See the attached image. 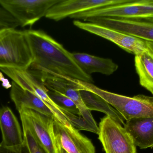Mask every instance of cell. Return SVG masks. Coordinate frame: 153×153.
<instances>
[{"label":"cell","instance_id":"6da1fadb","mask_svg":"<svg viewBox=\"0 0 153 153\" xmlns=\"http://www.w3.org/2000/svg\"><path fill=\"white\" fill-rule=\"evenodd\" d=\"M24 32L32 57L30 72L63 75L89 83L94 82L91 76L85 73L76 63L72 53L45 31L29 29Z\"/></svg>","mask_w":153,"mask_h":153},{"label":"cell","instance_id":"7a4b0ae2","mask_svg":"<svg viewBox=\"0 0 153 153\" xmlns=\"http://www.w3.org/2000/svg\"><path fill=\"white\" fill-rule=\"evenodd\" d=\"M76 81L83 89L106 101L126 121L134 118L153 117V97L143 94L127 97L102 90L92 83Z\"/></svg>","mask_w":153,"mask_h":153},{"label":"cell","instance_id":"3957f363","mask_svg":"<svg viewBox=\"0 0 153 153\" xmlns=\"http://www.w3.org/2000/svg\"><path fill=\"white\" fill-rule=\"evenodd\" d=\"M32 63L24 31L6 28L0 31V67L27 70Z\"/></svg>","mask_w":153,"mask_h":153},{"label":"cell","instance_id":"277c9868","mask_svg":"<svg viewBox=\"0 0 153 153\" xmlns=\"http://www.w3.org/2000/svg\"><path fill=\"white\" fill-rule=\"evenodd\" d=\"M70 18L85 21L94 18L153 20V0H121L117 4L80 13Z\"/></svg>","mask_w":153,"mask_h":153},{"label":"cell","instance_id":"5b68a950","mask_svg":"<svg viewBox=\"0 0 153 153\" xmlns=\"http://www.w3.org/2000/svg\"><path fill=\"white\" fill-rule=\"evenodd\" d=\"M31 73L40 80L47 90L58 92L71 99L78 108L81 117L93 128L98 134L99 127L91 111L86 107L81 98L80 90L82 88L76 79L63 75Z\"/></svg>","mask_w":153,"mask_h":153},{"label":"cell","instance_id":"8992f818","mask_svg":"<svg viewBox=\"0 0 153 153\" xmlns=\"http://www.w3.org/2000/svg\"><path fill=\"white\" fill-rule=\"evenodd\" d=\"M98 134L106 153H137L136 146L129 134L110 117L102 119Z\"/></svg>","mask_w":153,"mask_h":153},{"label":"cell","instance_id":"52a82bcc","mask_svg":"<svg viewBox=\"0 0 153 153\" xmlns=\"http://www.w3.org/2000/svg\"><path fill=\"white\" fill-rule=\"evenodd\" d=\"M22 125L28 128L48 153H59L58 144L53 130L54 119L28 109L19 111Z\"/></svg>","mask_w":153,"mask_h":153},{"label":"cell","instance_id":"ba28073f","mask_svg":"<svg viewBox=\"0 0 153 153\" xmlns=\"http://www.w3.org/2000/svg\"><path fill=\"white\" fill-rule=\"evenodd\" d=\"M61 0H0V3L22 27H31L45 17L48 10Z\"/></svg>","mask_w":153,"mask_h":153},{"label":"cell","instance_id":"9c48e42d","mask_svg":"<svg viewBox=\"0 0 153 153\" xmlns=\"http://www.w3.org/2000/svg\"><path fill=\"white\" fill-rule=\"evenodd\" d=\"M0 70L23 90L28 91L41 99L50 109L56 119L62 120L65 118L64 112L50 99L48 90L40 80L33 75L29 70L10 67H0Z\"/></svg>","mask_w":153,"mask_h":153},{"label":"cell","instance_id":"30bf717a","mask_svg":"<svg viewBox=\"0 0 153 153\" xmlns=\"http://www.w3.org/2000/svg\"><path fill=\"white\" fill-rule=\"evenodd\" d=\"M74 26L113 42L128 53L137 55L148 49L146 41L136 37L90 22L76 20Z\"/></svg>","mask_w":153,"mask_h":153},{"label":"cell","instance_id":"8fae6325","mask_svg":"<svg viewBox=\"0 0 153 153\" xmlns=\"http://www.w3.org/2000/svg\"><path fill=\"white\" fill-rule=\"evenodd\" d=\"M86 21L153 42V20L94 18Z\"/></svg>","mask_w":153,"mask_h":153},{"label":"cell","instance_id":"7c38bea8","mask_svg":"<svg viewBox=\"0 0 153 153\" xmlns=\"http://www.w3.org/2000/svg\"><path fill=\"white\" fill-rule=\"evenodd\" d=\"M121 0H61L51 7L46 18L59 21L72 15L120 3Z\"/></svg>","mask_w":153,"mask_h":153},{"label":"cell","instance_id":"4fadbf2b","mask_svg":"<svg viewBox=\"0 0 153 153\" xmlns=\"http://www.w3.org/2000/svg\"><path fill=\"white\" fill-rule=\"evenodd\" d=\"M53 130L57 143L68 152L95 153L91 141L71 124L65 125L54 120Z\"/></svg>","mask_w":153,"mask_h":153},{"label":"cell","instance_id":"5bb4252c","mask_svg":"<svg viewBox=\"0 0 153 153\" xmlns=\"http://www.w3.org/2000/svg\"><path fill=\"white\" fill-rule=\"evenodd\" d=\"M0 129L2 146L14 151L20 150L24 145L23 132L14 113L8 107L0 109Z\"/></svg>","mask_w":153,"mask_h":153},{"label":"cell","instance_id":"9a60e30c","mask_svg":"<svg viewBox=\"0 0 153 153\" xmlns=\"http://www.w3.org/2000/svg\"><path fill=\"white\" fill-rule=\"evenodd\" d=\"M124 127L140 149L153 148V117L137 118L126 121Z\"/></svg>","mask_w":153,"mask_h":153},{"label":"cell","instance_id":"2e32d148","mask_svg":"<svg viewBox=\"0 0 153 153\" xmlns=\"http://www.w3.org/2000/svg\"><path fill=\"white\" fill-rule=\"evenodd\" d=\"M10 95L18 111L23 108L28 109L56 120L53 112L41 99L23 90L13 81L12 82Z\"/></svg>","mask_w":153,"mask_h":153},{"label":"cell","instance_id":"e0dca14e","mask_svg":"<svg viewBox=\"0 0 153 153\" xmlns=\"http://www.w3.org/2000/svg\"><path fill=\"white\" fill-rule=\"evenodd\" d=\"M73 56L80 68L87 74L100 73L110 75L118 68V66L111 59L102 58L85 53H73Z\"/></svg>","mask_w":153,"mask_h":153},{"label":"cell","instance_id":"ac0fdd59","mask_svg":"<svg viewBox=\"0 0 153 153\" xmlns=\"http://www.w3.org/2000/svg\"><path fill=\"white\" fill-rule=\"evenodd\" d=\"M134 65L140 85L153 95V54L147 49L135 56Z\"/></svg>","mask_w":153,"mask_h":153},{"label":"cell","instance_id":"d6986e66","mask_svg":"<svg viewBox=\"0 0 153 153\" xmlns=\"http://www.w3.org/2000/svg\"><path fill=\"white\" fill-rule=\"evenodd\" d=\"M80 93L85 105L90 111L96 110L102 112L120 125H125V120L122 116L102 98L83 88Z\"/></svg>","mask_w":153,"mask_h":153},{"label":"cell","instance_id":"ffe728a7","mask_svg":"<svg viewBox=\"0 0 153 153\" xmlns=\"http://www.w3.org/2000/svg\"><path fill=\"white\" fill-rule=\"evenodd\" d=\"M48 94L54 102L64 111L81 117L80 111L76 104L70 98L58 92L48 90Z\"/></svg>","mask_w":153,"mask_h":153},{"label":"cell","instance_id":"44dd1931","mask_svg":"<svg viewBox=\"0 0 153 153\" xmlns=\"http://www.w3.org/2000/svg\"><path fill=\"white\" fill-rule=\"evenodd\" d=\"M24 143L30 153H48L40 145L28 128L22 125Z\"/></svg>","mask_w":153,"mask_h":153},{"label":"cell","instance_id":"7402d4cb","mask_svg":"<svg viewBox=\"0 0 153 153\" xmlns=\"http://www.w3.org/2000/svg\"><path fill=\"white\" fill-rule=\"evenodd\" d=\"M0 25L7 28H16L19 22L0 3Z\"/></svg>","mask_w":153,"mask_h":153},{"label":"cell","instance_id":"603a6c76","mask_svg":"<svg viewBox=\"0 0 153 153\" xmlns=\"http://www.w3.org/2000/svg\"><path fill=\"white\" fill-rule=\"evenodd\" d=\"M0 153H30L27 146L24 143V145L22 148L19 151H14L5 148L0 143Z\"/></svg>","mask_w":153,"mask_h":153},{"label":"cell","instance_id":"cb8c5ba5","mask_svg":"<svg viewBox=\"0 0 153 153\" xmlns=\"http://www.w3.org/2000/svg\"><path fill=\"white\" fill-rule=\"evenodd\" d=\"M0 81L2 82V85L3 87H4L5 89H8L11 88L12 84H10V82L7 79L4 78L1 72H0Z\"/></svg>","mask_w":153,"mask_h":153},{"label":"cell","instance_id":"d4e9b609","mask_svg":"<svg viewBox=\"0 0 153 153\" xmlns=\"http://www.w3.org/2000/svg\"><path fill=\"white\" fill-rule=\"evenodd\" d=\"M146 43L148 49L151 50L153 54V42L146 41Z\"/></svg>","mask_w":153,"mask_h":153},{"label":"cell","instance_id":"484cf974","mask_svg":"<svg viewBox=\"0 0 153 153\" xmlns=\"http://www.w3.org/2000/svg\"><path fill=\"white\" fill-rule=\"evenodd\" d=\"M58 147H59V153H69L68 152H66L65 150L63 148L61 147L59 145Z\"/></svg>","mask_w":153,"mask_h":153},{"label":"cell","instance_id":"4316f807","mask_svg":"<svg viewBox=\"0 0 153 153\" xmlns=\"http://www.w3.org/2000/svg\"><path fill=\"white\" fill-rule=\"evenodd\" d=\"M4 28H5L3 27V26H2L1 25H0V31L2 29Z\"/></svg>","mask_w":153,"mask_h":153}]
</instances>
